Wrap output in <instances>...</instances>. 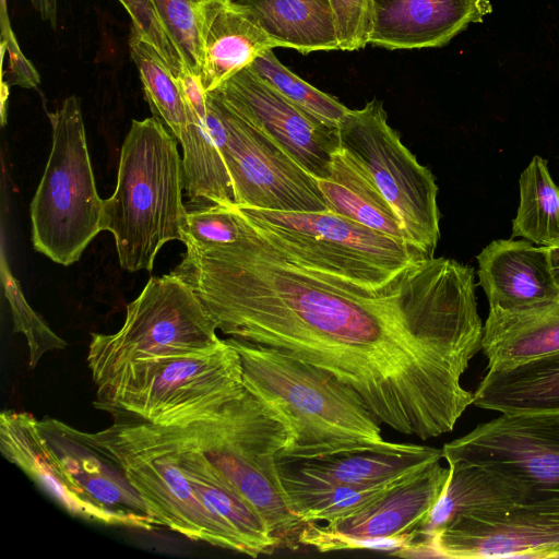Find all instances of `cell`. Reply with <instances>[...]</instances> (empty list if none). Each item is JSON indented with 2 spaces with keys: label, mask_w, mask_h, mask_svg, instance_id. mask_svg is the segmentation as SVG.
<instances>
[{
  "label": "cell",
  "mask_w": 559,
  "mask_h": 559,
  "mask_svg": "<svg viewBox=\"0 0 559 559\" xmlns=\"http://www.w3.org/2000/svg\"><path fill=\"white\" fill-rule=\"evenodd\" d=\"M178 79L188 110V123L178 139L183 153L185 190L199 206L234 205L230 176L207 128L205 92L200 78L185 71Z\"/></svg>",
  "instance_id": "cell-21"
},
{
  "label": "cell",
  "mask_w": 559,
  "mask_h": 559,
  "mask_svg": "<svg viewBox=\"0 0 559 559\" xmlns=\"http://www.w3.org/2000/svg\"><path fill=\"white\" fill-rule=\"evenodd\" d=\"M203 62L200 82L204 92L216 90L262 52L275 48L253 17L230 0H213L202 15Z\"/></svg>",
  "instance_id": "cell-20"
},
{
  "label": "cell",
  "mask_w": 559,
  "mask_h": 559,
  "mask_svg": "<svg viewBox=\"0 0 559 559\" xmlns=\"http://www.w3.org/2000/svg\"><path fill=\"white\" fill-rule=\"evenodd\" d=\"M341 50H358L368 44L370 0H334Z\"/></svg>",
  "instance_id": "cell-38"
},
{
  "label": "cell",
  "mask_w": 559,
  "mask_h": 559,
  "mask_svg": "<svg viewBox=\"0 0 559 559\" xmlns=\"http://www.w3.org/2000/svg\"><path fill=\"white\" fill-rule=\"evenodd\" d=\"M206 123L230 176L237 206L328 211L318 180L214 91L205 92Z\"/></svg>",
  "instance_id": "cell-11"
},
{
  "label": "cell",
  "mask_w": 559,
  "mask_h": 559,
  "mask_svg": "<svg viewBox=\"0 0 559 559\" xmlns=\"http://www.w3.org/2000/svg\"><path fill=\"white\" fill-rule=\"evenodd\" d=\"M249 13L274 47L301 53L341 50L335 15L307 0H230Z\"/></svg>",
  "instance_id": "cell-28"
},
{
  "label": "cell",
  "mask_w": 559,
  "mask_h": 559,
  "mask_svg": "<svg viewBox=\"0 0 559 559\" xmlns=\"http://www.w3.org/2000/svg\"><path fill=\"white\" fill-rule=\"evenodd\" d=\"M38 427L70 483L104 516L105 524L143 531L160 527L119 461L93 432L53 418L38 420Z\"/></svg>",
  "instance_id": "cell-14"
},
{
  "label": "cell",
  "mask_w": 559,
  "mask_h": 559,
  "mask_svg": "<svg viewBox=\"0 0 559 559\" xmlns=\"http://www.w3.org/2000/svg\"><path fill=\"white\" fill-rule=\"evenodd\" d=\"M449 467L440 461L415 473L367 508L322 525L349 537H394L420 530L441 497Z\"/></svg>",
  "instance_id": "cell-19"
},
{
  "label": "cell",
  "mask_w": 559,
  "mask_h": 559,
  "mask_svg": "<svg viewBox=\"0 0 559 559\" xmlns=\"http://www.w3.org/2000/svg\"><path fill=\"white\" fill-rule=\"evenodd\" d=\"M418 532L394 537H349L326 531L319 523L307 524L300 537L302 546H311L319 551L326 552L343 549H369L386 551L395 556L400 550L409 546L417 537Z\"/></svg>",
  "instance_id": "cell-36"
},
{
  "label": "cell",
  "mask_w": 559,
  "mask_h": 559,
  "mask_svg": "<svg viewBox=\"0 0 559 559\" xmlns=\"http://www.w3.org/2000/svg\"><path fill=\"white\" fill-rule=\"evenodd\" d=\"M132 19V25L156 48L179 78L186 71L181 55L168 37L152 0H119Z\"/></svg>",
  "instance_id": "cell-37"
},
{
  "label": "cell",
  "mask_w": 559,
  "mask_h": 559,
  "mask_svg": "<svg viewBox=\"0 0 559 559\" xmlns=\"http://www.w3.org/2000/svg\"><path fill=\"white\" fill-rule=\"evenodd\" d=\"M130 53L135 63L148 105L157 118L177 139L188 123V110L179 79L156 48L131 27Z\"/></svg>",
  "instance_id": "cell-31"
},
{
  "label": "cell",
  "mask_w": 559,
  "mask_h": 559,
  "mask_svg": "<svg viewBox=\"0 0 559 559\" xmlns=\"http://www.w3.org/2000/svg\"><path fill=\"white\" fill-rule=\"evenodd\" d=\"M442 449L389 441L355 442L297 457H277V467L320 480L374 485L425 468Z\"/></svg>",
  "instance_id": "cell-17"
},
{
  "label": "cell",
  "mask_w": 559,
  "mask_h": 559,
  "mask_svg": "<svg viewBox=\"0 0 559 559\" xmlns=\"http://www.w3.org/2000/svg\"><path fill=\"white\" fill-rule=\"evenodd\" d=\"M234 205L211 204L187 211L181 242L187 249H204L235 241L240 225Z\"/></svg>",
  "instance_id": "cell-35"
},
{
  "label": "cell",
  "mask_w": 559,
  "mask_h": 559,
  "mask_svg": "<svg viewBox=\"0 0 559 559\" xmlns=\"http://www.w3.org/2000/svg\"><path fill=\"white\" fill-rule=\"evenodd\" d=\"M1 280L4 295L10 304L13 331L26 338L28 365L35 368L44 354L63 349L64 340L58 336L26 301L19 282L12 275L5 255L1 258Z\"/></svg>",
  "instance_id": "cell-34"
},
{
  "label": "cell",
  "mask_w": 559,
  "mask_h": 559,
  "mask_svg": "<svg viewBox=\"0 0 559 559\" xmlns=\"http://www.w3.org/2000/svg\"><path fill=\"white\" fill-rule=\"evenodd\" d=\"M473 405L504 414L559 413V352L488 370Z\"/></svg>",
  "instance_id": "cell-26"
},
{
  "label": "cell",
  "mask_w": 559,
  "mask_h": 559,
  "mask_svg": "<svg viewBox=\"0 0 559 559\" xmlns=\"http://www.w3.org/2000/svg\"><path fill=\"white\" fill-rule=\"evenodd\" d=\"M249 68L292 103L331 127L337 128L349 110L337 99L286 68L275 56L273 48L262 52Z\"/></svg>",
  "instance_id": "cell-32"
},
{
  "label": "cell",
  "mask_w": 559,
  "mask_h": 559,
  "mask_svg": "<svg viewBox=\"0 0 559 559\" xmlns=\"http://www.w3.org/2000/svg\"><path fill=\"white\" fill-rule=\"evenodd\" d=\"M0 450L8 461L20 467L69 513L105 524L104 516L85 502L70 483L44 439L38 419L31 414L1 413Z\"/></svg>",
  "instance_id": "cell-24"
},
{
  "label": "cell",
  "mask_w": 559,
  "mask_h": 559,
  "mask_svg": "<svg viewBox=\"0 0 559 559\" xmlns=\"http://www.w3.org/2000/svg\"><path fill=\"white\" fill-rule=\"evenodd\" d=\"M226 340L240 356L246 390L289 427V442L278 457L383 440L381 423L362 397L330 372L260 344Z\"/></svg>",
  "instance_id": "cell-2"
},
{
  "label": "cell",
  "mask_w": 559,
  "mask_h": 559,
  "mask_svg": "<svg viewBox=\"0 0 559 559\" xmlns=\"http://www.w3.org/2000/svg\"><path fill=\"white\" fill-rule=\"evenodd\" d=\"M48 118L52 145L31 203L32 240L36 251L67 266L103 231L104 200L96 189L78 98L67 97Z\"/></svg>",
  "instance_id": "cell-7"
},
{
  "label": "cell",
  "mask_w": 559,
  "mask_h": 559,
  "mask_svg": "<svg viewBox=\"0 0 559 559\" xmlns=\"http://www.w3.org/2000/svg\"><path fill=\"white\" fill-rule=\"evenodd\" d=\"M340 147L367 171L391 204L408 242L427 258L440 239L435 176L403 144L379 100L349 109L337 126Z\"/></svg>",
  "instance_id": "cell-10"
},
{
  "label": "cell",
  "mask_w": 559,
  "mask_h": 559,
  "mask_svg": "<svg viewBox=\"0 0 559 559\" xmlns=\"http://www.w3.org/2000/svg\"><path fill=\"white\" fill-rule=\"evenodd\" d=\"M476 259L489 308H524L559 296L545 246L514 238L497 239Z\"/></svg>",
  "instance_id": "cell-18"
},
{
  "label": "cell",
  "mask_w": 559,
  "mask_h": 559,
  "mask_svg": "<svg viewBox=\"0 0 559 559\" xmlns=\"http://www.w3.org/2000/svg\"><path fill=\"white\" fill-rule=\"evenodd\" d=\"M419 471L380 484L353 485L320 480L278 467L288 506L306 524L332 523L356 513Z\"/></svg>",
  "instance_id": "cell-29"
},
{
  "label": "cell",
  "mask_w": 559,
  "mask_h": 559,
  "mask_svg": "<svg viewBox=\"0 0 559 559\" xmlns=\"http://www.w3.org/2000/svg\"><path fill=\"white\" fill-rule=\"evenodd\" d=\"M169 428L259 511L277 548L301 546L307 524L290 510L277 467L290 439L280 414L246 391L202 420Z\"/></svg>",
  "instance_id": "cell-4"
},
{
  "label": "cell",
  "mask_w": 559,
  "mask_h": 559,
  "mask_svg": "<svg viewBox=\"0 0 559 559\" xmlns=\"http://www.w3.org/2000/svg\"><path fill=\"white\" fill-rule=\"evenodd\" d=\"M520 204L512 221L511 238L537 246L559 242V187L554 182L547 160L535 155L519 180Z\"/></svg>",
  "instance_id": "cell-30"
},
{
  "label": "cell",
  "mask_w": 559,
  "mask_h": 559,
  "mask_svg": "<svg viewBox=\"0 0 559 559\" xmlns=\"http://www.w3.org/2000/svg\"><path fill=\"white\" fill-rule=\"evenodd\" d=\"M286 260L377 293L406 267L427 257L357 222L325 212H287L237 206Z\"/></svg>",
  "instance_id": "cell-6"
},
{
  "label": "cell",
  "mask_w": 559,
  "mask_h": 559,
  "mask_svg": "<svg viewBox=\"0 0 559 559\" xmlns=\"http://www.w3.org/2000/svg\"><path fill=\"white\" fill-rule=\"evenodd\" d=\"M557 558H559V555H558V557H557Z\"/></svg>",
  "instance_id": "cell-42"
},
{
  "label": "cell",
  "mask_w": 559,
  "mask_h": 559,
  "mask_svg": "<svg viewBox=\"0 0 559 559\" xmlns=\"http://www.w3.org/2000/svg\"><path fill=\"white\" fill-rule=\"evenodd\" d=\"M449 477L444 490L427 522L418 530L431 536L460 515L500 511L537 490L522 480L483 466L448 461Z\"/></svg>",
  "instance_id": "cell-25"
},
{
  "label": "cell",
  "mask_w": 559,
  "mask_h": 559,
  "mask_svg": "<svg viewBox=\"0 0 559 559\" xmlns=\"http://www.w3.org/2000/svg\"><path fill=\"white\" fill-rule=\"evenodd\" d=\"M317 180L328 211L408 242L391 204L347 152L340 147L333 154L330 175Z\"/></svg>",
  "instance_id": "cell-27"
},
{
  "label": "cell",
  "mask_w": 559,
  "mask_h": 559,
  "mask_svg": "<svg viewBox=\"0 0 559 559\" xmlns=\"http://www.w3.org/2000/svg\"><path fill=\"white\" fill-rule=\"evenodd\" d=\"M234 209L239 237L187 249L173 271L217 330L330 372L400 433L452 431L473 404L461 379L481 349L474 269L427 258L372 293L289 262Z\"/></svg>",
  "instance_id": "cell-1"
},
{
  "label": "cell",
  "mask_w": 559,
  "mask_h": 559,
  "mask_svg": "<svg viewBox=\"0 0 559 559\" xmlns=\"http://www.w3.org/2000/svg\"><path fill=\"white\" fill-rule=\"evenodd\" d=\"M159 427L171 441L178 463L205 509L237 532L247 547L248 556L257 558L274 552L277 546L259 511L199 451L169 427Z\"/></svg>",
  "instance_id": "cell-23"
},
{
  "label": "cell",
  "mask_w": 559,
  "mask_h": 559,
  "mask_svg": "<svg viewBox=\"0 0 559 559\" xmlns=\"http://www.w3.org/2000/svg\"><path fill=\"white\" fill-rule=\"evenodd\" d=\"M317 3L318 5L322 7L325 10L333 11V1L334 0H307Z\"/></svg>",
  "instance_id": "cell-41"
},
{
  "label": "cell",
  "mask_w": 559,
  "mask_h": 559,
  "mask_svg": "<svg viewBox=\"0 0 559 559\" xmlns=\"http://www.w3.org/2000/svg\"><path fill=\"white\" fill-rule=\"evenodd\" d=\"M2 48L9 55V69L3 76V84L20 85L22 87H35L39 83V74L32 63L22 53L16 38L10 27L5 15V4L2 3Z\"/></svg>",
  "instance_id": "cell-39"
},
{
  "label": "cell",
  "mask_w": 559,
  "mask_h": 559,
  "mask_svg": "<svg viewBox=\"0 0 559 559\" xmlns=\"http://www.w3.org/2000/svg\"><path fill=\"white\" fill-rule=\"evenodd\" d=\"M119 414L93 436L119 461L159 525L191 540L248 555L237 532L205 509L163 429Z\"/></svg>",
  "instance_id": "cell-9"
},
{
  "label": "cell",
  "mask_w": 559,
  "mask_h": 559,
  "mask_svg": "<svg viewBox=\"0 0 559 559\" xmlns=\"http://www.w3.org/2000/svg\"><path fill=\"white\" fill-rule=\"evenodd\" d=\"M238 352L214 347L131 362L97 386L104 408L162 427H186L245 394Z\"/></svg>",
  "instance_id": "cell-5"
},
{
  "label": "cell",
  "mask_w": 559,
  "mask_h": 559,
  "mask_svg": "<svg viewBox=\"0 0 559 559\" xmlns=\"http://www.w3.org/2000/svg\"><path fill=\"white\" fill-rule=\"evenodd\" d=\"M490 12L488 0H370L368 44L390 50L441 47Z\"/></svg>",
  "instance_id": "cell-16"
},
{
  "label": "cell",
  "mask_w": 559,
  "mask_h": 559,
  "mask_svg": "<svg viewBox=\"0 0 559 559\" xmlns=\"http://www.w3.org/2000/svg\"><path fill=\"white\" fill-rule=\"evenodd\" d=\"M442 457L559 490V413L504 414L448 442Z\"/></svg>",
  "instance_id": "cell-13"
},
{
  "label": "cell",
  "mask_w": 559,
  "mask_h": 559,
  "mask_svg": "<svg viewBox=\"0 0 559 559\" xmlns=\"http://www.w3.org/2000/svg\"><path fill=\"white\" fill-rule=\"evenodd\" d=\"M481 350L488 370L510 368L559 352V296L524 308H490Z\"/></svg>",
  "instance_id": "cell-22"
},
{
  "label": "cell",
  "mask_w": 559,
  "mask_h": 559,
  "mask_svg": "<svg viewBox=\"0 0 559 559\" xmlns=\"http://www.w3.org/2000/svg\"><path fill=\"white\" fill-rule=\"evenodd\" d=\"M178 141L155 117L132 120L117 185L104 200L103 230L112 234L120 266L151 271L160 248L182 239L187 210Z\"/></svg>",
  "instance_id": "cell-3"
},
{
  "label": "cell",
  "mask_w": 559,
  "mask_h": 559,
  "mask_svg": "<svg viewBox=\"0 0 559 559\" xmlns=\"http://www.w3.org/2000/svg\"><path fill=\"white\" fill-rule=\"evenodd\" d=\"M214 92L316 179L330 175L333 154L340 148L337 128L292 103L249 67Z\"/></svg>",
  "instance_id": "cell-15"
},
{
  "label": "cell",
  "mask_w": 559,
  "mask_h": 559,
  "mask_svg": "<svg viewBox=\"0 0 559 559\" xmlns=\"http://www.w3.org/2000/svg\"><path fill=\"white\" fill-rule=\"evenodd\" d=\"M213 0H152L156 13L192 74L200 78L203 62L202 15Z\"/></svg>",
  "instance_id": "cell-33"
},
{
  "label": "cell",
  "mask_w": 559,
  "mask_h": 559,
  "mask_svg": "<svg viewBox=\"0 0 559 559\" xmlns=\"http://www.w3.org/2000/svg\"><path fill=\"white\" fill-rule=\"evenodd\" d=\"M433 539L443 558H557L559 490H537L500 511L460 515Z\"/></svg>",
  "instance_id": "cell-12"
},
{
  "label": "cell",
  "mask_w": 559,
  "mask_h": 559,
  "mask_svg": "<svg viewBox=\"0 0 559 559\" xmlns=\"http://www.w3.org/2000/svg\"><path fill=\"white\" fill-rule=\"evenodd\" d=\"M546 248L552 277L556 286L559 289V242Z\"/></svg>",
  "instance_id": "cell-40"
},
{
  "label": "cell",
  "mask_w": 559,
  "mask_h": 559,
  "mask_svg": "<svg viewBox=\"0 0 559 559\" xmlns=\"http://www.w3.org/2000/svg\"><path fill=\"white\" fill-rule=\"evenodd\" d=\"M217 326L195 292L170 272L152 276L127 305L112 334L93 333L87 365L96 386L139 360L198 353L216 346Z\"/></svg>",
  "instance_id": "cell-8"
}]
</instances>
